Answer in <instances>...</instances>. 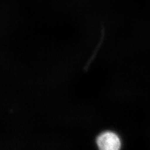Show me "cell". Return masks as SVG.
<instances>
[{
    "label": "cell",
    "mask_w": 150,
    "mask_h": 150,
    "mask_svg": "<svg viewBox=\"0 0 150 150\" xmlns=\"http://www.w3.org/2000/svg\"><path fill=\"white\" fill-rule=\"evenodd\" d=\"M96 144L100 150H118L121 147V140L116 133L105 131L97 137Z\"/></svg>",
    "instance_id": "6da1fadb"
}]
</instances>
